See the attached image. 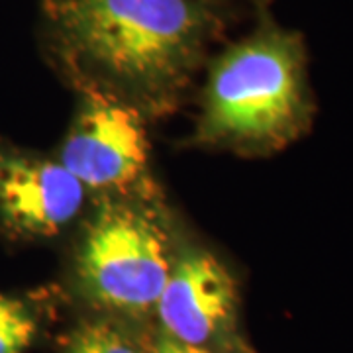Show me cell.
<instances>
[{"label": "cell", "instance_id": "6da1fadb", "mask_svg": "<svg viewBox=\"0 0 353 353\" xmlns=\"http://www.w3.org/2000/svg\"><path fill=\"white\" fill-rule=\"evenodd\" d=\"M43 16L73 67L141 88L181 81L214 30L202 0H43Z\"/></svg>", "mask_w": 353, "mask_h": 353}, {"label": "cell", "instance_id": "7a4b0ae2", "mask_svg": "<svg viewBox=\"0 0 353 353\" xmlns=\"http://www.w3.org/2000/svg\"><path fill=\"white\" fill-rule=\"evenodd\" d=\"M310 118L303 38L265 22L212 67L201 136L240 150L273 152L299 138Z\"/></svg>", "mask_w": 353, "mask_h": 353}, {"label": "cell", "instance_id": "3957f363", "mask_svg": "<svg viewBox=\"0 0 353 353\" xmlns=\"http://www.w3.org/2000/svg\"><path fill=\"white\" fill-rule=\"evenodd\" d=\"M77 269L94 303L118 312H148L171 273L167 240L141 210L106 202L85 232Z\"/></svg>", "mask_w": 353, "mask_h": 353}, {"label": "cell", "instance_id": "277c9868", "mask_svg": "<svg viewBox=\"0 0 353 353\" xmlns=\"http://www.w3.org/2000/svg\"><path fill=\"white\" fill-rule=\"evenodd\" d=\"M148 134L139 112L90 88L81 101L59 163L90 190H126L148 169Z\"/></svg>", "mask_w": 353, "mask_h": 353}, {"label": "cell", "instance_id": "5b68a950", "mask_svg": "<svg viewBox=\"0 0 353 353\" xmlns=\"http://www.w3.org/2000/svg\"><path fill=\"white\" fill-rule=\"evenodd\" d=\"M87 189L59 161L20 152L0 139V226L14 236L43 238L67 226Z\"/></svg>", "mask_w": 353, "mask_h": 353}, {"label": "cell", "instance_id": "8992f818", "mask_svg": "<svg viewBox=\"0 0 353 353\" xmlns=\"http://www.w3.org/2000/svg\"><path fill=\"white\" fill-rule=\"evenodd\" d=\"M238 306V287L212 253L192 250L171 265L155 304L165 334L190 345L214 340L230 326Z\"/></svg>", "mask_w": 353, "mask_h": 353}, {"label": "cell", "instance_id": "52a82bcc", "mask_svg": "<svg viewBox=\"0 0 353 353\" xmlns=\"http://www.w3.org/2000/svg\"><path fill=\"white\" fill-rule=\"evenodd\" d=\"M38 334V322L20 299L0 290V353H26Z\"/></svg>", "mask_w": 353, "mask_h": 353}, {"label": "cell", "instance_id": "ba28073f", "mask_svg": "<svg viewBox=\"0 0 353 353\" xmlns=\"http://www.w3.org/2000/svg\"><path fill=\"white\" fill-rule=\"evenodd\" d=\"M67 353H139L126 336L110 324H90L83 330Z\"/></svg>", "mask_w": 353, "mask_h": 353}, {"label": "cell", "instance_id": "9c48e42d", "mask_svg": "<svg viewBox=\"0 0 353 353\" xmlns=\"http://www.w3.org/2000/svg\"><path fill=\"white\" fill-rule=\"evenodd\" d=\"M153 353H210L208 347H202V345H190L185 341H179L171 336L163 334L159 340L155 341V350Z\"/></svg>", "mask_w": 353, "mask_h": 353}]
</instances>
